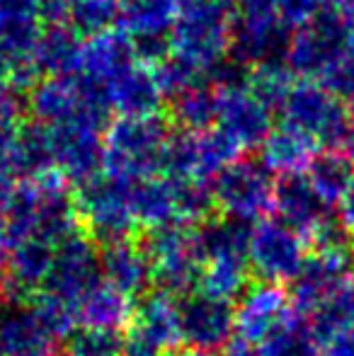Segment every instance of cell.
Listing matches in <instances>:
<instances>
[{
  "mask_svg": "<svg viewBox=\"0 0 354 356\" xmlns=\"http://www.w3.org/2000/svg\"><path fill=\"white\" fill-rule=\"evenodd\" d=\"M182 344L189 352L221 354L236 337V303L194 289L177 298Z\"/></svg>",
  "mask_w": 354,
  "mask_h": 356,
  "instance_id": "1",
  "label": "cell"
},
{
  "mask_svg": "<svg viewBox=\"0 0 354 356\" xmlns=\"http://www.w3.org/2000/svg\"><path fill=\"white\" fill-rule=\"evenodd\" d=\"M296 310L291 308L289 293L277 284L257 282L246 289L236 305V330L238 337L250 342L252 347L274 337L284 327L298 323Z\"/></svg>",
  "mask_w": 354,
  "mask_h": 356,
  "instance_id": "2",
  "label": "cell"
},
{
  "mask_svg": "<svg viewBox=\"0 0 354 356\" xmlns=\"http://www.w3.org/2000/svg\"><path fill=\"white\" fill-rule=\"evenodd\" d=\"M102 282V264H99L97 254L92 252V248L71 240L54 254L51 272H49L47 284L39 293L56 298L58 303L68 305L78 313V305L83 303V298Z\"/></svg>",
  "mask_w": 354,
  "mask_h": 356,
  "instance_id": "3",
  "label": "cell"
},
{
  "mask_svg": "<svg viewBox=\"0 0 354 356\" xmlns=\"http://www.w3.org/2000/svg\"><path fill=\"white\" fill-rule=\"evenodd\" d=\"M56 342L32 298L10 296L0 303V352L5 356H51Z\"/></svg>",
  "mask_w": 354,
  "mask_h": 356,
  "instance_id": "4",
  "label": "cell"
},
{
  "mask_svg": "<svg viewBox=\"0 0 354 356\" xmlns=\"http://www.w3.org/2000/svg\"><path fill=\"white\" fill-rule=\"evenodd\" d=\"M248 259L260 282L282 284L293 282L306 262V254L293 233L279 225H262L248 245Z\"/></svg>",
  "mask_w": 354,
  "mask_h": 356,
  "instance_id": "5",
  "label": "cell"
},
{
  "mask_svg": "<svg viewBox=\"0 0 354 356\" xmlns=\"http://www.w3.org/2000/svg\"><path fill=\"white\" fill-rule=\"evenodd\" d=\"M352 277L347 272L345 252H318L313 257H306L301 272L293 277L291 289H289V300L291 308L301 320H306L321 303H325L337 286Z\"/></svg>",
  "mask_w": 354,
  "mask_h": 356,
  "instance_id": "6",
  "label": "cell"
},
{
  "mask_svg": "<svg viewBox=\"0 0 354 356\" xmlns=\"http://www.w3.org/2000/svg\"><path fill=\"white\" fill-rule=\"evenodd\" d=\"M129 334L161 354H170L184 349L182 327H179L177 298L153 289L143 298L134 303V318L129 325Z\"/></svg>",
  "mask_w": 354,
  "mask_h": 356,
  "instance_id": "7",
  "label": "cell"
},
{
  "mask_svg": "<svg viewBox=\"0 0 354 356\" xmlns=\"http://www.w3.org/2000/svg\"><path fill=\"white\" fill-rule=\"evenodd\" d=\"M102 264V277L107 284H112L117 291L129 296L131 300H138L153 291V267L146 252L136 250L134 245L114 243L104 250L99 257Z\"/></svg>",
  "mask_w": 354,
  "mask_h": 356,
  "instance_id": "8",
  "label": "cell"
},
{
  "mask_svg": "<svg viewBox=\"0 0 354 356\" xmlns=\"http://www.w3.org/2000/svg\"><path fill=\"white\" fill-rule=\"evenodd\" d=\"M134 300L117 291L112 284L102 282L83 298L78 305V325L99 330H119L131 325Z\"/></svg>",
  "mask_w": 354,
  "mask_h": 356,
  "instance_id": "9",
  "label": "cell"
},
{
  "mask_svg": "<svg viewBox=\"0 0 354 356\" xmlns=\"http://www.w3.org/2000/svg\"><path fill=\"white\" fill-rule=\"evenodd\" d=\"M306 327L321 347L342 330L354 327V274L337 286V291L306 318Z\"/></svg>",
  "mask_w": 354,
  "mask_h": 356,
  "instance_id": "10",
  "label": "cell"
},
{
  "mask_svg": "<svg viewBox=\"0 0 354 356\" xmlns=\"http://www.w3.org/2000/svg\"><path fill=\"white\" fill-rule=\"evenodd\" d=\"M127 337L119 330H99L78 325L63 339L61 356H124Z\"/></svg>",
  "mask_w": 354,
  "mask_h": 356,
  "instance_id": "11",
  "label": "cell"
},
{
  "mask_svg": "<svg viewBox=\"0 0 354 356\" xmlns=\"http://www.w3.org/2000/svg\"><path fill=\"white\" fill-rule=\"evenodd\" d=\"M255 356H325L323 347L311 330L303 325V320L284 327L274 337L265 339L255 347Z\"/></svg>",
  "mask_w": 354,
  "mask_h": 356,
  "instance_id": "12",
  "label": "cell"
},
{
  "mask_svg": "<svg viewBox=\"0 0 354 356\" xmlns=\"http://www.w3.org/2000/svg\"><path fill=\"white\" fill-rule=\"evenodd\" d=\"M323 354L325 356H354V327L342 330L335 337H330L323 344Z\"/></svg>",
  "mask_w": 354,
  "mask_h": 356,
  "instance_id": "13",
  "label": "cell"
},
{
  "mask_svg": "<svg viewBox=\"0 0 354 356\" xmlns=\"http://www.w3.org/2000/svg\"><path fill=\"white\" fill-rule=\"evenodd\" d=\"M124 356H166V354H161L158 349L148 347L146 342H141V339L127 334V347H124Z\"/></svg>",
  "mask_w": 354,
  "mask_h": 356,
  "instance_id": "14",
  "label": "cell"
},
{
  "mask_svg": "<svg viewBox=\"0 0 354 356\" xmlns=\"http://www.w3.org/2000/svg\"><path fill=\"white\" fill-rule=\"evenodd\" d=\"M166 356H207V354H199V352H189V349H179V352H170Z\"/></svg>",
  "mask_w": 354,
  "mask_h": 356,
  "instance_id": "15",
  "label": "cell"
}]
</instances>
